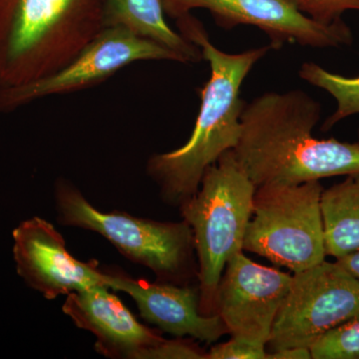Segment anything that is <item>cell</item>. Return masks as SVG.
<instances>
[{
	"mask_svg": "<svg viewBox=\"0 0 359 359\" xmlns=\"http://www.w3.org/2000/svg\"><path fill=\"white\" fill-rule=\"evenodd\" d=\"M321 105L302 90L268 92L244 106L233 152L257 188L359 173V143L318 139Z\"/></svg>",
	"mask_w": 359,
	"mask_h": 359,
	"instance_id": "6da1fadb",
	"label": "cell"
},
{
	"mask_svg": "<svg viewBox=\"0 0 359 359\" xmlns=\"http://www.w3.org/2000/svg\"><path fill=\"white\" fill-rule=\"evenodd\" d=\"M176 20L180 33L199 47L211 69L201 90L199 114L189 140L171 152L151 156L146 167L162 200L180 207L197 194L205 171L237 146L245 106L241 88L250 70L275 47L226 53L212 43L202 22L191 13Z\"/></svg>",
	"mask_w": 359,
	"mask_h": 359,
	"instance_id": "7a4b0ae2",
	"label": "cell"
},
{
	"mask_svg": "<svg viewBox=\"0 0 359 359\" xmlns=\"http://www.w3.org/2000/svg\"><path fill=\"white\" fill-rule=\"evenodd\" d=\"M107 0H0V85L48 76L104 28Z\"/></svg>",
	"mask_w": 359,
	"mask_h": 359,
	"instance_id": "3957f363",
	"label": "cell"
},
{
	"mask_svg": "<svg viewBox=\"0 0 359 359\" xmlns=\"http://www.w3.org/2000/svg\"><path fill=\"white\" fill-rule=\"evenodd\" d=\"M256 191L231 150L205 171L197 194L179 207L194 233L204 316L216 313L217 290L226 264L244 250Z\"/></svg>",
	"mask_w": 359,
	"mask_h": 359,
	"instance_id": "277c9868",
	"label": "cell"
},
{
	"mask_svg": "<svg viewBox=\"0 0 359 359\" xmlns=\"http://www.w3.org/2000/svg\"><path fill=\"white\" fill-rule=\"evenodd\" d=\"M54 200L59 224L99 233L130 261L151 269L158 282L185 285L198 278L194 233L185 219L159 222L99 211L65 179L56 181Z\"/></svg>",
	"mask_w": 359,
	"mask_h": 359,
	"instance_id": "5b68a950",
	"label": "cell"
},
{
	"mask_svg": "<svg viewBox=\"0 0 359 359\" xmlns=\"http://www.w3.org/2000/svg\"><path fill=\"white\" fill-rule=\"evenodd\" d=\"M320 181L257 188L243 249L301 273L327 257Z\"/></svg>",
	"mask_w": 359,
	"mask_h": 359,
	"instance_id": "8992f818",
	"label": "cell"
},
{
	"mask_svg": "<svg viewBox=\"0 0 359 359\" xmlns=\"http://www.w3.org/2000/svg\"><path fill=\"white\" fill-rule=\"evenodd\" d=\"M359 311V280L335 261L294 273L266 346L271 353L311 346Z\"/></svg>",
	"mask_w": 359,
	"mask_h": 359,
	"instance_id": "52a82bcc",
	"label": "cell"
},
{
	"mask_svg": "<svg viewBox=\"0 0 359 359\" xmlns=\"http://www.w3.org/2000/svg\"><path fill=\"white\" fill-rule=\"evenodd\" d=\"M139 61L183 63L174 51L122 26L105 27L67 65L48 76L16 86L0 85V113H11L46 97L95 86Z\"/></svg>",
	"mask_w": 359,
	"mask_h": 359,
	"instance_id": "ba28073f",
	"label": "cell"
},
{
	"mask_svg": "<svg viewBox=\"0 0 359 359\" xmlns=\"http://www.w3.org/2000/svg\"><path fill=\"white\" fill-rule=\"evenodd\" d=\"M165 13L177 18L194 9H207L219 25L256 26L276 49L292 42L314 48L351 45L353 32L344 20L323 23L302 13L294 0H163Z\"/></svg>",
	"mask_w": 359,
	"mask_h": 359,
	"instance_id": "9c48e42d",
	"label": "cell"
},
{
	"mask_svg": "<svg viewBox=\"0 0 359 359\" xmlns=\"http://www.w3.org/2000/svg\"><path fill=\"white\" fill-rule=\"evenodd\" d=\"M292 280L290 273L255 263L238 252L219 280L215 313L233 339L266 346Z\"/></svg>",
	"mask_w": 359,
	"mask_h": 359,
	"instance_id": "30bf717a",
	"label": "cell"
},
{
	"mask_svg": "<svg viewBox=\"0 0 359 359\" xmlns=\"http://www.w3.org/2000/svg\"><path fill=\"white\" fill-rule=\"evenodd\" d=\"M16 271L26 285L52 301L97 285L107 287L106 273L96 261L83 263L66 249L53 224L34 217L13 231Z\"/></svg>",
	"mask_w": 359,
	"mask_h": 359,
	"instance_id": "8fae6325",
	"label": "cell"
},
{
	"mask_svg": "<svg viewBox=\"0 0 359 359\" xmlns=\"http://www.w3.org/2000/svg\"><path fill=\"white\" fill-rule=\"evenodd\" d=\"M110 290L125 292L136 302L142 318L177 337L212 344L228 334L218 313L204 316L199 309V290L189 285L149 283L120 273H106Z\"/></svg>",
	"mask_w": 359,
	"mask_h": 359,
	"instance_id": "7c38bea8",
	"label": "cell"
},
{
	"mask_svg": "<svg viewBox=\"0 0 359 359\" xmlns=\"http://www.w3.org/2000/svg\"><path fill=\"white\" fill-rule=\"evenodd\" d=\"M109 287L97 285L66 295L62 311L96 337L95 349L109 358L145 359L164 339L135 318Z\"/></svg>",
	"mask_w": 359,
	"mask_h": 359,
	"instance_id": "4fadbf2b",
	"label": "cell"
},
{
	"mask_svg": "<svg viewBox=\"0 0 359 359\" xmlns=\"http://www.w3.org/2000/svg\"><path fill=\"white\" fill-rule=\"evenodd\" d=\"M104 23L105 27L122 26L167 47L178 54L183 63L199 62L203 59L197 45L168 25L163 0H107Z\"/></svg>",
	"mask_w": 359,
	"mask_h": 359,
	"instance_id": "5bb4252c",
	"label": "cell"
},
{
	"mask_svg": "<svg viewBox=\"0 0 359 359\" xmlns=\"http://www.w3.org/2000/svg\"><path fill=\"white\" fill-rule=\"evenodd\" d=\"M320 204L327 256L337 259L359 250V173L323 189Z\"/></svg>",
	"mask_w": 359,
	"mask_h": 359,
	"instance_id": "9a60e30c",
	"label": "cell"
},
{
	"mask_svg": "<svg viewBox=\"0 0 359 359\" xmlns=\"http://www.w3.org/2000/svg\"><path fill=\"white\" fill-rule=\"evenodd\" d=\"M299 74L308 83L325 90L337 102V109L323 122V132L330 131L351 116L359 114V76L337 74L314 62L304 63Z\"/></svg>",
	"mask_w": 359,
	"mask_h": 359,
	"instance_id": "2e32d148",
	"label": "cell"
},
{
	"mask_svg": "<svg viewBox=\"0 0 359 359\" xmlns=\"http://www.w3.org/2000/svg\"><path fill=\"white\" fill-rule=\"evenodd\" d=\"M313 359H359V311L311 346Z\"/></svg>",
	"mask_w": 359,
	"mask_h": 359,
	"instance_id": "e0dca14e",
	"label": "cell"
},
{
	"mask_svg": "<svg viewBox=\"0 0 359 359\" xmlns=\"http://www.w3.org/2000/svg\"><path fill=\"white\" fill-rule=\"evenodd\" d=\"M302 13L323 23L341 20L346 11H359V0H294Z\"/></svg>",
	"mask_w": 359,
	"mask_h": 359,
	"instance_id": "ac0fdd59",
	"label": "cell"
},
{
	"mask_svg": "<svg viewBox=\"0 0 359 359\" xmlns=\"http://www.w3.org/2000/svg\"><path fill=\"white\" fill-rule=\"evenodd\" d=\"M266 346L233 339L216 344L205 353V359H266Z\"/></svg>",
	"mask_w": 359,
	"mask_h": 359,
	"instance_id": "d6986e66",
	"label": "cell"
},
{
	"mask_svg": "<svg viewBox=\"0 0 359 359\" xmlns=\"http://www.w3.org/2000/svg\"><path fill=\"white\" fill-rule=\"evenodd\" d=\"M205 353L191 340L164 339L149 349L145 359H205Z\"/></svg>",
	"mask_w": 359,
	"mask_h": 359,
	"instance_id": "ffe728a7",
	"label": "cell"
},
{
	"mask_svg": "<svg viewBox=\"0 0 359 359\" xmlns=\"http://www.w3.org/2000/svg\"><path fill=\"white\" fill-rule=\"evenodd\" d=\"M266 359H313L311 349L306 347H290L268 353Z\"/></svg>",
	"mask_w": 359,
	"mask_h": 359,
	"instance_id": "44dd1931",
	"label": "cell"
},
{
	"mask_svg": "<svg viewBox=\"0 0 359 359\" xmlns=\"http://www.w3.org/2000/svg\"><path fill=\"white\" fill-rule=\"evenodd\" d=\"M337 261L359 280V250H354Z\"/></svg>",
	"mask_w": 359,
	"mask_h": 359,
	"instance_id": "7402d4cb",
	"label": "cell"
},
{
	"mask_svg": "<svg viewBox=\"0 0 359 359\" xmlns=\"http://www.w3.org/2000/svg\"><path fill=\"white\" fill-rule=\"evenodd\" d=\"M358 143H359V130H358Z\"/></svg>",
	"mask_w": 359,
	"mask_h": 359,
	"instance_id": "603a6c76",
	"label": "cell"
}]
</instances>
